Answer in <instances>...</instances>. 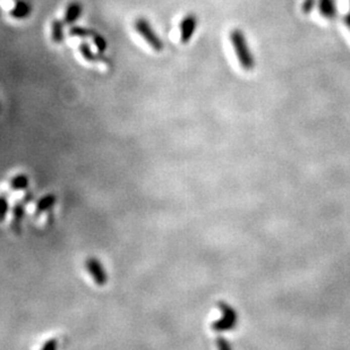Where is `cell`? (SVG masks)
<instances>
[{
    "label": "cell",
    "instance_id": "obj_12",
    "mask_svg": "<svg viewBox=\"0 0 350 350\" xmlns=\"http://www.w3.org/2000/svg\"><path fill=\"white\" fill-rule=\"evenodd\" d=\"M56 203V196L54 195H45L42 199H40L38 204H36V212L41 213V212H45L49 209H51Z\"/></svg>",
    "mask_w": 350,
    "mask_h": 350
},
{
    "label": "cell",
    "instance_id": "obj_13",
    "mask_svg": "<svg viewBox=\"0 0 350 350\" xmlns=\"http://www.w3.org/2000/svg\"><path fill=\"white\" fill-rule=\"evenodd\" d=\"M95 34L94 31L89 30V29H84V27H80V26H74L70 31V35L71 36H76V38H92Z\"/></svg>",
    "mask_w": 350,
    "mask_h": 350
},
{
    "label": "cell",
    "instance_id": "obj_4",
    "mask_svg": "<svg viewBox=\"0 0 350 350\" xmlns=\"http://www.w3.org/2000/svg\"><path fill=\"white\" fill-rule=\"evenodd\" d=\"M197 23H199V18L194 13L187 14V15L181 21L179 24V41L183 44H187L192 40L193 35H194Z\"/></svg>",
    "mask_w": 350,
    "mask_h": 350
},
{
    "label": "cell",
    "instance_id": "obj_19",
    "mask_svg": "<svg viewBox=\"0 0 350 350\" xmlns=\"http://www.w3.org/2000/svg\"><path fill=\"white\" fill-rule=\"evenodd\" d=\"M343 21H344V23H346V25L349 27V30H350V9H349V12L346 14V16H344Z\"/></svg>",
    "mask_w": 350,
    "mask_h": 350
},
{
    "label": "cell",
    "instance_id": "obj_3",
    "mask_svg": "<svg viewBox=\"0 0 350 350\" xmlns=\"http://www.w3.org/2000/svg\"><path fill=\"white\" fill-rule=\"evenodd\" d=\"M220 308L222 311V317L212 325L213 330L218 331V332L232 329L237 323V314L234 308L230 307L228 304H220Z\"/></svg>",
    "mask_w": 350,
    "mask_h": 350
},
{
    "label": "cell",
    "instance_id": "obj_8",
    "mask_svg": "<svg viewBox=\"0 0 350 350\" xmlns=\"http://www.w3.org/2000/svg\"><path fill=\"white\" fill-rule=\"evenodd\" d=\"M321 15L328 20H333L337 16V3L335 0H320Z\"/></svg>",
    "mask_w": 350,
    "mask_h": 350
},
{
    "label": "cell",
    "instance_id": "obj_11",
    "mask_svg": "<svg viewBox=\"0 0 350 350\" xmlns=\"http://www.w3.org/2000/svg\"><path fill=\"white\" fill-rule=\"evenodd\" d=\"M11 187L13 191H22L29 187V177L26 174H16L15 177L12 179Z\"/></svg>",
    "mask_w": 350,
    "mask_h": 350
},
{
    "label": "cell",
    "instance_id": "obj_2",
    "mask_svg": "<svg viewBox=\"0 0 350 350\" xmlns=\"http://www.w3.org/2000/svg\"><path fill=\"white\" fill-rule=\"evenodd\" d=\"M134 29L137 32L141 38L145 41L147 45L154 50L155 52H161L163 50V42L162 40L159 38V35L155 33L153 27L150 24V22L144 17L136 18L134 22Z\"/></svg>",
    "mask_w": 350,
    "mask_h": 350
},
{
    "label": "cell",
    "instance_id": "obj_9",
    "mask_svg": "<svg viewBox=\"0 0 350 350\" xmlns=\"http://www.w3.org/2000/svg\"><path fill=\"white\" fill-rule=\"evenodd\" d=\"M78 50H80V53L82 54V57L85 59L86 62L90 63H104L105 65H108L109 62L105 61V59L101 58L99 54H95L93 51H92L90 45L87 44L86 42H83L80 44V47H78Z\"/></svg>",
    "mask_w": 350,
    "mask_h": 350
},
{
    "label": "cell",
    "instance_id": "obj_6",
    "mask_svg": "<svg viewBox=\"0 0 350 350\" xmlns=\"http://www.w3.org/2000/svg\"><path fill=\"white\" fill-rule=\"evenodd\" d=\"M82 13H83V6L81 3L78 2L70 3L65 11V15H64V23L67 25L74 24V23H75L78 18L82 16Z\"/></svg>",
    "mask_w": 350,
    "mask_h": 350
},
{
    "label": "cell",
    "instance_id": "obj_15",
    "mask_svg": "<svg viewBox=\"0 0 350 350\" xmlns=\"http://www.w3.org/2000/svg\"><path fill=\"white\" fill-rule=\"evenodd\" d=\"M9 210L8 201L5 196H0V221H3L6 218L7 212Z\"/></svg>",
    "mask_w": 350,
    "mask_h": 350
},
{
    "label": "cell",
    "instance_id": "obj_10",
    "mask_svg": "<svg viewBox=\"0 0 350 350\" xmlns=\"http://www.w3.org/2000/svg\"><path fill=\"white\" fill-rule=\"evenodd\" d=\"M64 25H65V23L61 20H53L51 22V40L54 43H62L64 39H65Z\"/></svg>",
    "mask_w": 350,
    "mask_h": 350
},
{
    "label": "cell",
    "instance_id": "obj_5",
    "mask_svg": "<svg viewBox=\"0 0 350 350\" xmlns=\"http://www.w3.org/2000/svg\"><path fill=\"white\" fill-rule=\"evenodd\" d=\"M85 268L96 284L104 285L107 283V273H105L103 265L101 264L100 261L94 259V257H89L85 262Z\"/></svg>",
    "mask_w": 350,
    "mask_h": 350
},
{
    "label": "cell",
    "instance_id": "obj_18",
    "mask_svg": "<svg viewBox=\"0 0 350 350\" xmlns=\"http://www.w3.org/2000/svg\"><path fill=\"white\" fill-rule=\"evenodd\" d=\"M56 347H57V340L56 339H50L41 348L42 349H54Z\"/></svg>",
    "mask_w": 350,
    "mask_h": 350
},
{
    "label": "cell",
    "instance_id": "obj_14",
    "mask_svg": "<svg viewBox=\"0 0 350 350\" xmlns=\"http://www.w3.org/2000/svg\"><path fill=\"white\" fill-rule=\"evenodd\" d=\"M92 41H93V43H94L95 48H96V50H98L99 53H103L105 50H107L108 42H107V40H105L101 34L96 33L95 32V34L92 36Z\"/></svg>",
    "mask_w": 350,
    "mask_h": 350
},
{
    "label": "cell",
    "instance_id": "obj_7",
    "mask_svg": "<svg viewBox=\"0 0 350 350\" xmlns=\"http://www.w3.org/2000/svg\"><path fill=\"white\" fill-rule=\"evenodd\" d=\"M31 13L32 6L27 2H24V0H17L15 5L9 9L11 16L16 18V20H24V18H27L31 15Z\"/></svg>",
    "mask_w": 350,
    "mask_h": 350
},
{
    "label": "cell",
    "instance_id": "obj_1",
    "mask_svg": "<svg viewBox=\"0 0 350 350\" xmlns=\"http://www.w3.org/2000/svg\"><path fill=\"white\" fill-rule=\"evenodd\" d=\"M229 39L243 70L245 71L254 70L255 58L251 52V49L250 47H248L246 36L243 33V31H241L239 29L231 30L229 35Z\"/></svg>",
    "mask_w": 350,
    "mask_h": 350
},
{
    "label": "cell",
    "instance_id": "obj_16",
    "mask_svg": "<svg viewBox=\"0 0 350 350\" xmlns=\"http://www.w3.org/2000/svg\"><path fill=\"white\" fill-rule=\"evenodd\" d=\"M23 214H24V210H23L22 206H16L15 210H14V224H21V220L23 218Z\"/></svg>",
    "mask_w": 350,
    "mask_h": 350
},
{
    "label": "cell",
    "instance_id": "obj_17",
    "mask_svg": "<svg viewBox=\"0 0 350 350\" xmlns=\"http://www.w3.org/2000/svg\"><path fill=\"white\" fill-rule=\"evenodd\" d=\"M317 0H304L303 3V12L305 14H310L313 8L316 6Z\"/></svg>",
    "mask_w": 350,
    "mask_h": 350
}]
</instances>
